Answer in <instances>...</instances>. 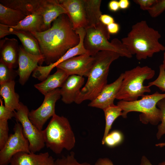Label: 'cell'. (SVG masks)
<instances>
[{"instance_id": "1f68e13d", "label": "cell", "mask_w": 165, "mask_h": 165, "mask_svg": "<svg viewBox=\"0 0 165 165\" xmlns=\"http://www.w3.org/2000/svg\"><path fill=\"white\" fill-rule=\"evenodd\" d=\"M7 121L0 120V150L4 147L9 136Z\"/></svg>"}, {"instance_id": "f35d334b", "label": "cell", "mask_w": 165, "mask_h": 165, "mask_svg": "<svg viewBox=\"0 0 165 165\" xmlns=\"http://www.w3.org/2000/svg\"><path fill=\"white\" fill-rule=\"evenodd\" d=\"M94 165H114L112 161L107 158H100L95 162Z\"/></svg>"}, {"instance_id": "4fadbf2b", "label": "cell", "mask_w": 165, "mask_h": 165, "mask_svg": "<svg viewBox=\"0 0 165 165\" xmlns=\"http://www.w3.org/2000/svg\"><path fill=\"white\" fill-rule=\"evenodd\" d=\"M94 57L85 54L68 59L56 66L69 76L76 75L88 77L93 66Z\"/></svg>"}, {"instance_id": "f546056e", "label": "cell", "mask_w": 165, "mask_h": 165, "mask_svg": "<svg viewBox=\"0 0 165 165\" xmlns=\"http://www.w3.org/2000/svg\"><path fill=\"white\" fill-rule=\"evenodd\" d=\"M75 153L72 152L66 156H63L55 160L56 165H90L87 162L79 163L75 157Z\"/></svg>"}, {"instance_id": "e0dca14e", "label": "cell", "mask_w": 165, "mask_h": 165, "mask_svg": "<svg viewBox=\"0 0 165 165\" xmlns=\"http://www.w3.org/2000/svg\"><path fill=\"white\" fill-rule=\"evenodd\" d=\"M10 165H56L55 160L48 152L39 154L18 152L12 158Z\"/></svg>"}, {"instance_id": "603a6c76", "label": "cell", "mask_w": 165, "mask_h": 165, "mask_svg": "<svg viewBox=\"0 0 165 165\" xmlns=\"http://www.w3.org/2000/svg\"><path fill=\"white\" fill-rule=\"evenodd\" d=\"M11 34L16 36L21 42L24 50L35 55H42L37 39L30 32L22 30L10 29Z\"/></svg>"}, {"instance_id": "d6a6232c", "label": "cell", "mask_w": 165, "mask_h": 165, "mask_svg": "<svg viewBox=\"0 0 165 165\" xmlns=\"http://www.w3.org/2000/svg\"><path fill=\"white\" fill-rule=\"evenodd\" d=\"M165 10V0H157L156 3L148 11L151 17L155 18Z\"/></svg>"}, {"instance_id": "9a60e30c", "label": "cell", "mask_w": 165, "mask_h": 165, "mask_svg": "<svg viewBox=\"0 0 165 165\" xmlns=\"http://www.w3.org/2000/svg\"><path fill=\"white\" fill-rule=\"evenodd\" d=\"M67 12V15L75 31L87 27V21L83 0H59Z\"/></svg>"}, {"instance_id": "9c48e42d", "label": "cell", "mask_w": 165, "mask_h": 165, "mask_svg": "<svg viewBox=\"0 0 165 165\" xmlns=\"http://www.w3.org/2000/svg\"><path fill=\"white\" fill-rule=\"evenodd\" d=\"M29 112L28 107L20 102L19 109L15 112V118L22 127L24 135L29 142L30 152L35 153L42 149L45 144L42 130L38 129L31 122L28 117Z\"/></svg>"}, {"instance_id": "8d00e7d4", "label": "cell", "mask_w": 165, "mask_h": 165, "mask_svg": "<svg viewBox=\"0 0 165 165\" xmlns=\"http://www.w3.org/2000/svg\"><path fill=\"white\" fill-rule=\"evenodd\" d=\"M11 34L10 27L8 26L0 24V38Z\"/></svg>"}, {"instance_id": "e575fe53", "label": "cell", "mask_w": 165, "mask_h": 165, "mask_svg": "<svg viewBox=\"0 0 165 165\" xmlns=\"http://www.w3.org/2000/svg\"><path fill=\"white\" fill-rule=\"evenodd\" d=\"M133 1L139 6L141 9L148 11L156 3L157 0H134Z\"/></svg>"}, {"instance_id": "ee69618b", "label": "cell", "mask_w": 165, "mask_h": 165, "mask_svg": "<svg viewBox=\"0 0 165 165\" xmlns=\"http://www.w3.org/2000/svg\"><path fill=\"white\" fill-rule=\"evenodd\" d=\"M164 68L165 69V52L163 54V64H162Z\"/></svg>"}, {"instance_id": "f6af8a7d", "label": "cell", "mask_w": 165, "mask_h": 165, "mask_svg": "<svg viewBox=\"0 0 165 165\" xmlns=\"http://www.w3.org/2000/svg\"><path fill=\"white\" fill-rule=\"evenodd\" d=\"M158 165H165V161H163L159 163Z\"/></svg>"}, {"instance_id": "4dcf8cb0", "label": "cell", "mask_w": 165, "mask_h": 165, "mask_svg": "<svg viewBox=\"0 0 165 165\" xmlns=\"http://www.w3.org/2000/svg\"><path fill=\"white\" fill-rule=\"evenodd\" d=\"M148 85L150 87L155 86L162 91H165V69L162 64L159 66V72L157 78L154 81L149 82Z\"/></svg>"}, {"instance_id": "6da1fadb", "label": "cell", "mask_w": 165, "mask_h": 165, "mask_svg": "<svg viewBox=\"0 0 165 165\" xmlns=\"http://www.w3.org/2000/svg\"><path fill=\"white\" fill-rule=\"evenodd\" d=\"M30 33L38 40L44 61L48 65L56 62L80 41L66 14L60 16L46 31Z\"/></svg>"}, {"instance_id": "30bf717a", "label": "cell", "mask_w": 165, "mask_h": 165, "mask_svg": "<svg viewBox=\"0 0 165 165\" xmlns=\"http://www.w3.org/2000/svg\"><path fill=\"white\" fill-rule=\"evenodd\" d=\"M14 133L9 138L3 148L0 151V165H8L12 157L21 152H31L29 144L24 137L21 124L17 121L13 128Z\"/></svg>"}, {"instance_id": "484cf974", "label": "cell", "mask_w": 165, "mask_h": 165, "mask_svg": "<svg viewBox=\"0 0 165 165\" xmlns=\"http://www.w3.org/2000/svg\"><path fill=\"white\" fill-rule=\"evenodd\" d=\"M103 110L105 120V125L101 141L102 144L109 134L113 123L118 117L122 116V111L120 108L114 104L108 106Z\"/></svg>"}, {"instance_id": "5bb4252c", "label": "cell", "mask_w": 165, "mask_h": 165, "mask_svg": "<svg viewBox=\"0 0 165 165\" xmlns=\"http://www.w3.org/2000/svg\"><path fill=\"white\" fill-rule=\"evenodd\" d=\"M42 55H35L27 52L24 47L19 46L18 74L19 82L24 85L28 79L32 72L36 69L38 64L41 65L44 62Z\"/></svg>"}, {"instance_id": "44dd1931", "label": "cell", "mask_w": 165, "mask_h": 165, "mask_svg": "<svg viewBox=\"0 0 165 165\" xmlns=\"http://www.w3.org/2000/svg\"><path fill=\"white\" fill-rule=\"evenodd\" d=\"M9 27L11 30H22L30 32L45 31L44 18L42 15L36 13L27 16L16 26Z\"/></svg>"}, {"instance_id": "74e56055", "label": "cell", "mask_w": 165, "mask_h": 165, "mask_svg": "<svg viewBox=\"0 0 165 165\" xmlns=\"http://www.w3.org/2000/svg\"><path fill=\"white\" fill-rule=\"evenodd\" d=\"M107 29L109 34H114L118 33L119 30V24L114 22L107 26Z\"/></svg>"}, {"instance_id": "5b68a950", "label": "cell", "mask_w": 165, "mask_h": 165, "mask_svg": "<svg viewBox=\"0 0 165 165\" xmlns=\"http://www.w3.org/2000/svg\"><path fill=\"white\" fill-rule=\"evenodd\" d=\"M123 73V78L116 99L127 101H134L151 90L144 81L153 78L155 71L148 66H137Z\"/></svg>"}, {"instance_id": "3957f363", "label": "cell", "mask_w": 165, "mask_h": 165, "mask_svg": "<svg viewBox=\"0 0 165 165\" xmlns=\"http://www.w3.org/2000/svg\"><path fill=\"white\" fill-rule=\"evenodd\" d=\"M93 66L87 81L75 102L79 104L86 100H94L107 84L111 64L120 56L117 53L101 51L94 56Z\"/></svg>"}, {"instance_id": "52a82bcc", "label": "cell", "mask_w": 165, "mask_h": 165, "mask_svg": "<svg viewBox=\"0 0 165 165\" xmlns=\"http://www.w3.org/2000/svg\"><path fill=\"white\" fill-rule=\"evenodd\" d=\"M165 98V93L161 94L158 91L150 95H145L139 100L131 101L120 100L117 105L122 111V116L126 118L127 114L131 112H140V120L142 123H150L157 125L160 121L161 112L156 106L158 102Z\"/></svg>"}, {"instance_id": "277c9868", "label": "cell", "mask_w": 165, "mask_h": 165, "mask_svg": "<svg viewBox=\"0 0 165 165\" xmlns=\"http://www.w3.org/2000/svg\"><path fill=\"white\" fill-rule=\"evenodd\" d=\"M42 133L45 145L56 154L75 146L74 134L68 119L63 116L55 114Z\"/></svg>"}, {"instance_id": "d4e9b609", "label": "cell", "mask_w": 165, "mask_h": 165, "mask_svg": "<svg viewBox=\"0 0 165 165\" xmlns=\"http://www.w3.org/2000/svg\"><path fill=\"white\" fill-rule=\"evenodd\" d=\"M83 1L87 21V28L97 25L100 22V17L102 14L100 10L101 0Z\"/></svg>"}, {"instance_id": "8992f818", "label": "cell", "mask_w": 165, "mask_h": 165, "mask_svg": "<svg viewBox=\"0 0 165 165\" xmlns=\"http://www.w3.org/2000/svg\"><path fill=\"white\" fill-rule=\"evenodd\" d=\"M85 29L84 46L91 55L94 56L99 51L106 50L117 53L120 57H132L133 55L121 41L117 38L113 39L110 42L109 41L110 34L108 31L107 26L101 22L95 26Z\"/></svg>"}, {"instance_id": "60d3db41", "label": "cell", "mask_w": 165, "mask_h": 165, "mask_svg": "<svg viewBox=\"0 0 165 165\" xmlns=\"http://www.w3.org/2000/svg\"><path fill=\"white\" fill-rule=\"evenodd\" d=\"M119 3V8L122 9H127L130 5V2L128 0H120Z\"/></svg>"}, {"instance_id": "7402d4cb", "label": "cell", "mask_w": 165, "mask_h": 165, "mask_svg": "<svg viewBox=\"0 0 165 165\" xmlns=\"http://www.w3.org/2000/svg\"><path fill=\"white\" fill-rule=\"evenodd\" d=\"M14 80L1 85L0 87V94L3 98L4 105L12 110H18L20 107L19 96L15 91Z\"/></svg>"}, {"instance_id": "ac0fdd59", "label": "cell", "mask_w": 165, "mask_h": 165, "mask_svg": "<svg viewBox=\"0 0 165 165\" xmlns=\"http://www.w3.org/2000/svg\"><path fill=\"white\" fill-rule=\"evenodd\" d=\"M19 46L17 39L7 38L0 42V61L9 68H16L18 65Z\"/></svg>"}, {"instance_id": "7a4b0ae2", "label": "cell", "mask_w": 165, "mask_h": 165, "mask_svg": "<svg viewBox=\"0 0 165 165\" xmlns=\"http://www.w3.org/2000/svg\"><path fill=\"white\" fill-rule=\"evenodd\" d=\"M161 37L158 31L149 27L146 21L141 20L132 25L121 41L132 55L141 60L165 50V46L159 41Z\"/></svg>"}, {"instance_id": "f1b7e54d", "label": "cell", "mask_w": 165, "mask_h": 165, "mask_svg": "<svg viewBox=\"0 0 165 165\" xmlns=\"http://www.w3.org/2000/svg\"><path fill=\"white\" fill-rule=\"evenodd\" d=\"M157 106L161 112V123L158 126V130L156 135L157 139H159L163 135L165 134V98L159 101Z\"/></svg>"}, {"instance_id": "cb8c5ba5", "label": "cell", "mask_w": 165, "mask_h": 165, "mask_svg": "<svg viewBox=\"0 0 165 165\" xmlns=\"http://www.w3.org/2000/svg\"><path fill=\"white\" fill-rule=\"evenodd\" d=\"M21 11L5 6L0 3V24L13 27L16 26L26 17Z\"/></svg>"}, {"instance_id": "ab89813d", "label": "cell", "mask_w": 165, "mask_h": 165, "mask_svg": "<svg viewBox=\"0 0 165 165\" xmlns=\"http://www.w3.org/2000/svg\"><path fill=\"white\" fill-rule=\"evenodd\" d=\"M108 7L109 10L112 11H117L120 9L119 1L115 0L110 1L108 3Z\"/></svg>"}, {"instance_id": "836d02e7", "label": "cell", "mask_w": 165, "mask_h": 165, "mask_svg": "<svg viewBox=\"0 0 165 165\" xmlns=\"http://www.w3.org/2000/svg\"><path fill=\"white\" fill-rule=\"evenodd\" d=\"M0 106V120L8 121L13 117H15V111L2 105L1 101Z\"/></svg>"}, {"instance_id": "b9f144b4", "label": "cell", "mask_w": 165, "mask_h": 165, "mask_svg": "<svg viewBox=\"0 0 165 165\" xmlns=\"http://www.w3.org/2000/svg\"><path fill=\"white\" fill-rule=\"evenodd\" d=\"M140 165H152L149 160L145 156H143L141 159Z\"/></svg>"}, {"instance_id": "ba28073f", "label": "cell", "mask_w": 165, "mask_h": 165, "mask_svg": "<svg viewBox=\"0 0 165 165\" xmlns=\"http://www.w3.org/2000/svg\"><path fill=\"white\" fill-rule=\"evenodd\" d=\"M12 8L20 10L26 16L33 13L42 15L44 22L45 31L51 27V24L62 14L67 12L57 0H13Z\"/></svg>"}, {"instance_id": "2e32d148", "label": "cell", "mask_w": 165, "mask_h": 165, "mask_svg": "<svg viewBox=\"0 0 165 165\" xmlns=\"http://www.w3.org/2000/svg\"><path fill=\"white\" fill-rule=\"evenodd\" d=\"M123 78L122 73L114 82L107 84L98 95L88 104L89 107L104 109L114 104V101L119 91Z\"/></svg>"}, {"instance_id": "d6986e66", "label": "cell", "mask_w": 165, "mask_h": 165, "mask_svg": "<svg viewBox=\"0 0 165 165\" xmlns=\"http://www.w3.org/2000/svg\"><path fill=\"white\" fill-rule=\"evenodd\" d=\"M84 81L83 77L76 75L69 76L60 89L62 101L68 104L75 102Z\"/></svg>"}, {"instance_id": "8fae6325", "label": "cell", "mask_w": 165, "mask_h": 165, "mask_svg": "<svg viewBox=\"0 0 165 165\" xmlns=\"http://www.w3.org/2000/svg\"><path fill=\"white\" fill-rule=\"evenodd\" d=\"M44 96L41 105L35 110H31L28 113V117L31 122L40 130H42L47 120L56 114V103L61 97L60 89L53 90Z\"/></svg>"}, {"instance_id": "4316f807", "label": "cell", "mask_w": 165, "mask_h": 165, "mask_svg": "<svg viewBox=\"0 0 165 165\" xmlns=\"http://www.w3.org/2000/svg\"><path fill=\"white\" fill-rule=\"evenodd\" d=\"M18 74L17 71L9 67L0 61V85L14 79Z\"/></svg>"}, {"instance_id": "ffe728a7", "label": "cell", "mask_w": 165, "mask_h": 165, "mask_svg": "<svg viewBox=\"0 0 165 165\" xmlns=\"http://www.w3.org/2000/svg\"><path fill=\"white\" fill-rule=\"evenodd\" d=\"M53 74L49 75L41 82L34 85V87L45 96L49 92L61 87L68 75L64 70L57 68Z\"/></svg>"}, {"instance_id": "7bdbcfd3", "label": "cell", "mask_w": 165, "mask_h": 165, "mask_svg": "<svg viewBox=\"0 0 165 165\" xmlns=\"http://www.w3.org/2000/svg\"><path fill=\"white\" fill-rule=\"evenodd\" d=\"M156 145L157 147H162L165 146V142L157 144Z\"/></svg>"}, {"instance_id": "d590c367", "label": "cell", "mask_w": 165, "mask_h": 165, "mask_svg": "<svg viewBox=\"0 0 165 165\" xmlns=\"http://www.w3.org/2000/svg\"><path fill=\"white\" fill-rule=\"evenodd\" d=\"M100 22L107 26L114 22L113 18L111 16L106 14H102L100 17Z\"/></svg>"}, {"instance_id": "7c38bea8", "label": "cell", "mask_w": 165, "mask_h": 165, "mask_svg": "<svg viewBox=\"0 0 165 165\" xmlns=\"http://www.w3.org/2000/svg\"><path fill=\"white\" fill-rule=\"evenodd\" d=\"M75 31L79 35L80 38L78 44L70 49L55 62L46 66L38 65L33 72L32 77L42 81L49 75L50 72L54 68L56 67L57 65L66 60L77 56L85 54H89L90 55L89 52L85 48L84 44V41L86 35L85 29L83 28H81Z\"/></svg>"}, {"instance_id": "83f0119b", "label": "cell", "mask_w": 165, "mask_h": 165, "mask_svg": "<svg viewBox=\"0 0 165 165\" xmlns=\"http://www.w3.org/2000/svg\"><path fill=\"white\" fill-rule=\"evenodd\" d=\"M123 139V135L120 131L115 130L108 134L105 138L102 145L110 147H113L120 144Z\"/></svg>"}]
</instances>
